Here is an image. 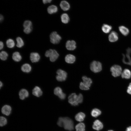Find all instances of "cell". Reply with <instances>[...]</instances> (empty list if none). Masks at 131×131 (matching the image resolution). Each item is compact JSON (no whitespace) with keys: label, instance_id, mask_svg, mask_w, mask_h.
I'll use <instances>...</instances> for the list:
<instances>
[{"label":"cell","instance_id":"obj_2","mask_svg":"<svg viewBox=\"0 0 131 131\" xmlns=\"http://www.w3.org/2000/svg\"><path fill=\"white\" fill-rule=\"evenodd\" d=\"M68 102L72 105L76 106L82 103L83 100V97L81 93L77 95L75 93L70 94L68 97Z\"/></svg>","mask_w":131,"mask_h":131},{"label":"cell","instance_id":"obj_17","mask_svg":"<svg viewBox=\"0 0 131 131\" xmlns=\"http://www.w3.org/2000/svg\"><path fill=\"white\" fill-rule=\"evenodd\" d=\"M19 94L20 98L21 100H24L25 98L28 97L29 93L27 90L23 89L20 90Z\"/></svg>","mask_w":131,"mask_h":131},{"label":"cell","instance_id":"obj_28","mask_svg":"<svg viewBox=\"0 0 131 131\" xmlns=\"http://www.w3.org/2000/svg\"><path fill=\"white\" fill-rule=\"evenodd\" d=\"M7 47L9 48H13L15 45V42L12 39L9 38L7 39L6 42Z\"/></svg>","mask_w":131,"mask_h":131},{"label":"cell","instance_id":"obj_31","mask_svg":"<svg viewBox=\"0 0 131 131\" xmlns=\"http://www.w3.org/2000/svg\"><path fill=\"white\" fill-rule=\"evenodd\" d=\"M131 53V48H128L126 49V56L128 59L127 65L131 66V58L130 55Z\"/></svg>","mask_w":131,"mask_h":131},{"label":"cell","instance_id":"obj_22","mask_svg":"<svg viewBox=\"0 0 131 131\" xmlns=\"http://www.w3.org/2000/svg\"><path fill=\"white\" fill-rule=\"evenodd\" d=\"M112 29V27L111 25L106 24H104L101 28L103 32L106 33H109Z\"/></svg>","mask_w":131,"mask_h":131},{"label":"cell","instance_id":"obj_11","mask_svg":"<svg viewBox=\"0 0 131 131\" xmlns=\"http://www.w3.org/2000/svg\"><path fill=\"white\" fill-rule=\"evenodd\" d=\"M65 62L67 63L72 64L75 61L76 58L74 55L69 54L66 55L65 58Z\"/></svg>","mask_w":131,"mask_h":131},{"label":"cell","instance_id":"obj_13","mask_svg":"<svg viewBox=\"0 0 131 131\" xmlns=\"http://www.w3.org/2000/svg\"><path fill=\"white\" fill-rule=\"evenodd\" d=\"M103 127V124L100 120H97L93 122L92 125V128L93 129L99 131L102 129Z\"/></svg>","mask_w":131,"mask_h":131},{"label":"cell","instance_id":"obj_7","mask_svg":"<svg viewBox=\"0 0 131 131\" xmlns=\"http://www.w3.org/2000/svg\"><path fill=\"white\" fill-rule=\"evenodd\" d=\"M49 38L50 42L53 44H58L61 39V36L56 31L50 33Z\"/></svg>","mask_w":131,"mask_h":131},{"label":"cell","instance_id":"obj_4","mask_svg":"<svg viewBox=\"0 0 131 131\" xmlns=\"http://www.w3.org/2000/svg\"><path fill=\"white\" fill-rule=\"evenodd\" d=\"M90 69L91 71L94 73L100 72L102 70L101 63L98 61L94 60L90 64Z\"/></svg>","mask_w":131,"mask_h":131},{"label":"cell","instance_id":"obj_24","mask_svg":"<svg viewBox=\"0 0 131 131\" xmlns=\"http://www.w3.org/2000/svg\"><path fill=\"white\" fill-rule=\"evenodd\" d=\"M32 67L30 65L26 63L23 64L21 66V70L23 72L29 73L31 71Z\"/></svg>","mask_w":131,"mask_h":131},{"label":"cell","instance_id":"obj_34","mask_svg":"<svg viewBox=\"0 0 131 131\" xmlns=\"http://www.w3.org/2000/svg\"><path fill=\"white\" fill-rule=\"evenodd\" d=\"M79 87L80 89L82 90H87L90 89V88L85 85L82 82H80Z\"/></svg>","mask_w":131,"mask_h":131},{"label":"cell","instance_id":"obj_14","mask_svg":"<svg viewBox=\"0 0 131 131\" xmlns=\"http://www.w3.org/2000/svg\"><path fill=\"white\" fill-rule=\"evenodd\" d=\"M82 79L84 84L86 86L90 88V87L92 83V81L91 79L88 77L86 76H84L82 77Z\"/></svg>","mask_w":131,"mask_h":131},{"label":"cell","instance_id":"obj_39","mask_svg":"<svg viewBox=\"0 0 131 131\" xmlns=\"http://www.w3.org/2000/svg\"><path fill=\"white\" fill-rule=\"evenodd\" d=\"M4 44L2 41H0V49H2L3 48Z\"/></svg>","mask_w":131,"mask_h":131},{"label":"cell","instance_id":"obj_26","mask_svg":"<svg viewBox=\"0 0 131 131\" xmlns=\"http://www.w3.org/2000/svg\"><path fill=\"white\" fill-rule=\"evenodd\" d=\"M16 46L17 47L21 48L24 46V43L21 37H18L16 38Z\"/></svg>","mask_w":131,"mask_h":131},{"label":"cell","instance_id":"obj_19","mask_svg":"<svg viewBox=\"0 0 131 131\" xmlns=\"http://www.w3.org/2000/svg\"><path fill=\"white\" fill-rule=\"evenodd\" d=\"M60 6L61 9L64 11L68 10L70 7L69 3L65 0L62 1L60 3Z\"/></svg>","mask_w":131,"mask_h":131},{"label":"cell","instance_id":"obj_10","mask_svg":"<svg viewBox=\"0 0 131 131\" xmlns=\"http://www.w3.org/2000/svg\"><path fill=\"white\" fill-rule=\"evenodd\" d=\"M108 40L111 42H114L118 40L119 37L117 33L115 31H112L109 34Z\"/></svg>","mask_w":131,"mask_h":131},{"label":"cell","instance_id":"obj_41","mask_svg":"<svg viewBox=\"0 0 131 131\" xmlns=\"http://www.w3.org/2000/svg\"><path fill=\"white\" fill-rule=\"evenodd\" d=\"M126 131H131V126L127 127L126 129Z\"/></svg>","mask_w":131,"mask_h":131},{"label":"cell","instance_id":"obj_42","mask_svg":"<svg viewBox=\"0 0 131 131\" xmlns=\"http://www.w3.org/2000/svg\"><path fill=\"white\" fill-rule=\"evenodd\" d=\"M2 86H3V83H2V82L1 81H0V88Z\"/></svg>","mask_w":131,"mask_h":131},{"label":"cell","instance_id":"obj_32","mask_svg":"<svg viewBox=\"0 0 131 131\" xmlns=\"http://www.w3.org/2000/svg\"><path fill=\"white\" fill-rule=\"evenodd\" d=\"M8 54L6 51H2L0 53V58L2 60H6L8 57Z\"/></svg>","mask_w":131,"mask_h":131},{"label":"cell","instance_id":"obj_38","mask_svg":"<svg viewBox=\"0 0 131 131\" xmlns=\"http://www.w3.org/2000/svg\"><path fill=\"white\" fill-rule=\"evenodd\" d=\"M52 1V0H43L42 1L44 4H45L48 3H50Z\"/></svg>","mask_w":131,"mask_h":131},{"label":"cell","instance_id":"obj_8","mask_svg":"<svg viewBox=\"0 0 131 131\" xmlns=\"http://www.w3.org/2000/svg\"><path fill=\"white\" fill-rule=\"evenodd\" d=\"M54 93L61 100H64L66 98V94L63 92L62 89L59 87L58 86L55 88Z\"/></svg>","mask_w":131,"mask_h":131},{"label":"cell","instance_id":"obj_21","mask_svg":"<svg viewBox=\"0 0 131 131\" xmlns=\"http://www.w3.org/2000/svg\"><path fill=\"white\" fill-rule=\"evenodd\" d=\"M58 9L57 7L54 5H52L49 6L47 8L48 13L52 14L56 13L58 11Z\"/></svg>","mask_w":131,"mask_h":131},{"label":"cell","instance_id":"obj_37","mask_svg":"<svg viewBox=\"0 0 131 131\" xmlns=\"http://www.w3.org/2000/svg\"><path fill=\"white\" fill-rule=\"evenodd\" d=\"M127 91L128 93L131 95V83H129Z\"/></svg>","mask_w":131,"mask_h":131},{"label":"cell","instance_id":"obj_23","mask_svg":"<svg viewBox=\"0 0 131 131\" xmlns=\"http://www.w3.org/2000/svg\"><path fill=\"white\" fill-rule=\"evenodd\" d=\"M12 58L16 62L20 61L22 59V57L20 53L16 51L13 53L12 55Z\"/></svg>","mask_w":131,"mask_h":131},{"label":"cell","instance_id":"obj_27","mask_svg":"<svg viewBox=\"0 0 131 131\" xmlns=\"http://www.w3.org/2000/svg\"><path fill=\"white\" fill-rule=\"evenodd\" d=\"M62 22L64 24H67L69 22L70 20L69 17L68 15L66 13L62 14L61 16Z\"/></svg>","mask_w":131,"mask_h":131},{"label":"cell","instance_id":"obj_25","mask_svg":"<svg viewBox=\"0 0 131 131\" xmlns=\"http://www.w3.org/2000/svg\"><path fill=\"white\" fill-rule=\"evenodd\" d=\"M85 117V115L84 113L80 112L76 115L75 118L77 121L81 122L84 120Z\"/></svg>","mask_w":131,"mask_h":131},{"label":"cell","instance_id":"obj_43","mask_svg":"<svg viewBox=\"0 0 131 131\" xmlns=\"http://www.w3.org/2000/svg\"><path fill=\"white\" fill-rule=\"evenodd\" d=\"M108 131H114L113 130H109Z\"/></svg>","mask_w":131,"mask_h":131},{"label":"cell","instance_id":"obj_36","mask_svg":"<svg viewBox=\"0 0 131 131\" xmlns=\"http://www.w3.org/2000/svg\"><path fill=\"white\" fill-rule=\"evenodd\" d=\"M33 28V27L24 28L23 30L24 32L26 34H29L32 31Z\"/></svg>","mask_w":131,"mask_h":131},{"label":"cell","instance_id":"obj_18","mask_svg":"<svg viewBox=\"0 0 131 131\" xmlns=\"http://www.w3.org/2000/svg\"><path fill=\"white\" fill-rule=\"evenodd\" d=\"M118 29L120 32L124 36H127L129 33V29L125 26H120L119 27Z\"/></svg>","mask_w":131,"mask_h":131},{"label":"cell","instance_id":"obj_29","mask_svg":"<svg viewBox=\"0 0 131 131\" xmlns=\"http://www.w3.org/2000/svg\"><path fill=\"white\" fill-rule=\"evenodd\" d=\"M101 114V112L99 109L95 108L93 109L91 112V115L92 116L94 117H96Z\"/></svg>","mask_w":131,"mask_h":131},{"label":"cell","instance_id":"obj_1","mask_svg":"<svg viewBox=\"0 0 131 131\" xmlns=\"http://www.w3.org/2000/svg\"><path fill=\"white\" fill-rule=\"evenodd\" d=\"M57 124L59 126L64 127L66 130L71 131L74 129L73 122L68 117L59 118Z\"/></svg>","mask_w":131,"mask_h":131},{"label":"cell","instance_id":"obj_35","mask_svg":"<svg viewBox=\"0 0 131 131\" xmlns=\"http://www.w3.org/2000/svg\"><path fill=\"white\" fill-rule=\"evenodd\" d=\"M7 123V121L6 118L3 116L0 117V125L1 126L5 125Z\"/></svg>","mask_w":131,"mask_h":131},{"label":"cell","instance_id":"obj_12","mask_svg":"<svg viewBox=\"0 0 131 131\" xmlns=\"http://www.w3.org/2000/svg\"><path fill=\"white\" fill-rule=\"evenodd\" d=\"M30 59L32 63H36L39 61L40 58L39 54L36 52L31 53L30 55Z\"/></svg>","mask_w":131,"mask_h":131},{"label":"cell","instance_id":"obj_16","mask_svg":"<svg viewBox=\"0 0 131 131\" xmlns=\"http://www.w3.org/2000/svg\"><path fill=\"white\" fill-rule=\"evenodd\" d=\"M32 94L34 96L39 97L42 95V92L39 87L36 86L33 90Z\"/></svg>","mask_w":131,"mask_h":131},{"label":"cell","instance_id":"obj_20","mask_svg":"<svg viewBox=\"0 0 131 131\" xmlns=\"http://www.w3.org/2000/svg\"><path fill=\"white\" fill-rule=\"evenodd\" d=\"M121 76L122 78L130 79L131 77V72L128 69H125L122 72Z\"/></svg>","mask_w":131,"mask_h":131},{"label":"cell","instance_id":"obj_6","mask_svg":"<svg viewBox=\"0 0 131 131\" xmlns=\"http://www.w3.org/2000/svg\"><path fill=\"white\" fill-rule=\"evenodd\" d=\"M110 70L112 75L114 77L120 76L122 72V67L118 65H113L111 67Z\"/></svg>","mask_w":131,"mask_h":131},{"label":"cell","instance_id":"obj_5","mask_svg":"<svg viewBox=\"0 0 131 131\" xmlns=\"http://www.w3.org/2000/svg\"><path fill=\"white\" fill-rule=\"evenodd\" d=\"M57 75L56 76L57 80L59 82L65 81L67 78V74L65 71L59 69L56 71Z\"/></svg>","mask_w":131,"mask_h":131},{"label":"cell","instance_id":"obj_3","mask_svg":"<svg viewBox=\"0 0 131 131\" xmlns=\"http://www.w3.org/2000/svg\"><path fill=\"white\" fill-rule=\"evenodd\" d=\"M45 56L47 57H49L50 60L51 62H53L58 59L59 55L55 49H49L46 51Z\"/></svg>","mask_w":131,"mask_h":131},{"label":"cell","instance_id":"obj_40","mask_svg":"<svg viewBox=\"0 0 131 131\" xmlns=\"http://www.w3.org/2000/svg\"><path fill=\"white\" fill-rule=\"evenodd\" d=\"M4 19V17L1 14L0 15V22H2Z\"/></svg>","mask_w":131,"mask_h":131},{"label":"cell","instance_id":"obj_15","mask_svg":"<svg viewBox=\"0 0 131 131\" xmlns=\"http://www.w3.org/2000/svg\"><path fill=\"white\" fill-rule=\"evenodd\" d=\"M11 108L9 105H5L2 107L1 111L3 114L7 116L9 115L11 113Z\"/></svg>","mask_w":131,"mask_h":131},{"label":"cell","instance_id":"obj_30","mask_svg":"<svg viewBox=\"0 0 131 131\" xmlns=\"http://www.w3.org/2000/svg\"><path fill=\"white\" fill-rule=\"evenodd\" d=\"M75 128L76 131H85V125L84 123H80L76 126Z\"/></svg>","mask_w":131,"mask_h":131},{"label":"cell","instance_id":"obj_9","mask_svg":"<svg viewBox=\"0 0 131 131\" xmlns=\"http://www.w3.org/2000/svg\"><path fill=\"white\" fill-rule=\"evenodd\" d=\"M76 43L74 40H68L66 43V49L69 50H73L76 48Z\"/></svg>","mask_w":131,"mask_h":131},{"label":"cell","instance_id":"obj_33","mask_svg":"<svg viewBox=\"0 0 131 131\" xmlns=\"http://www.w3.org/2000/svg\"><path fill=\"white\" fill-rule=\"evenodd\" d=\"M23 25L24 28L32 27V23L30 20H26L24 22Z\"/></svg>","mask_w":131,"mask_h":131}]
</instances>
